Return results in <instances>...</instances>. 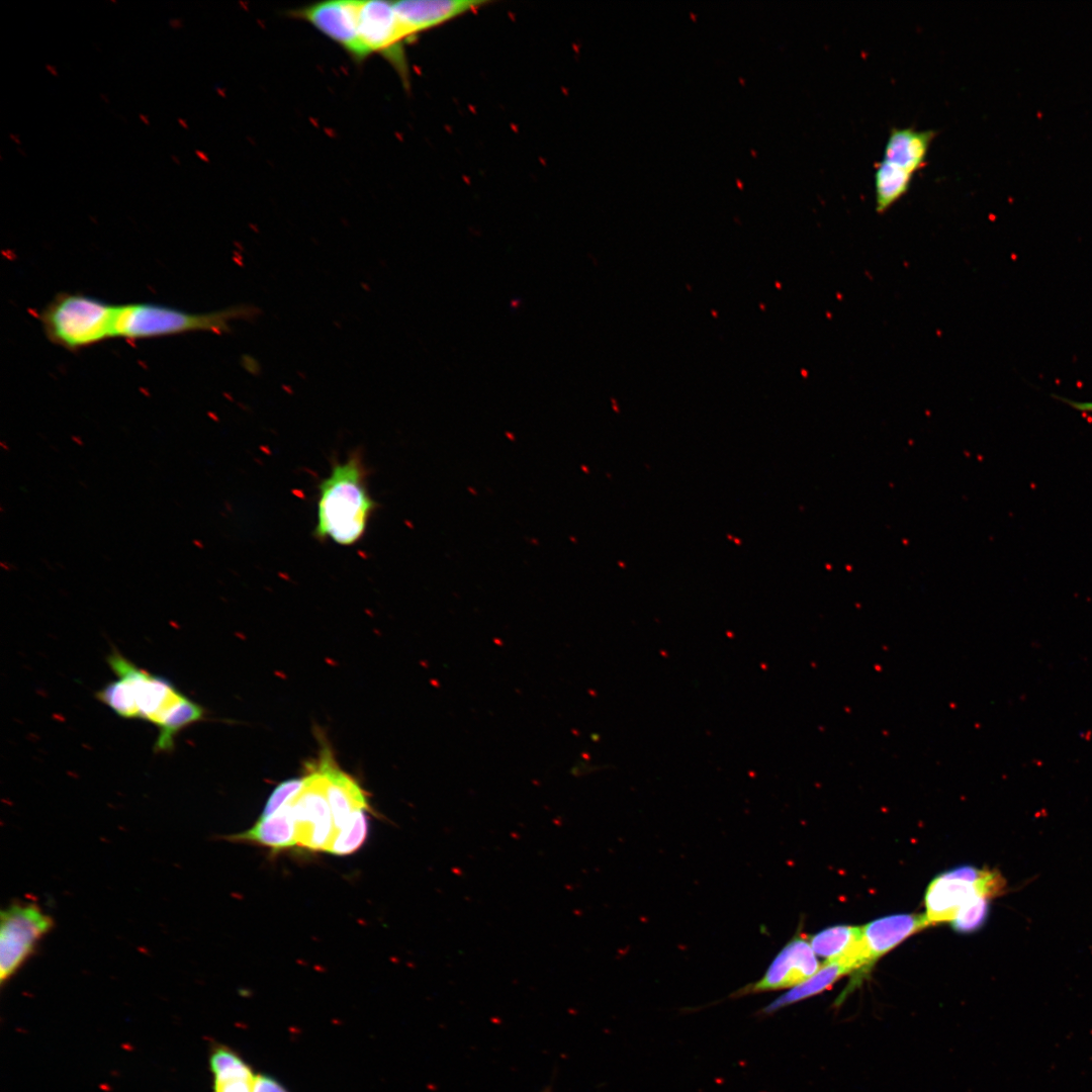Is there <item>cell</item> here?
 <instances>
[{
  "label": "cell",
  "mask_w": 1092,
  "mask_h": 1092,
  "mask_svg": "<svg viewBox=\"0 0 1092 1092\" xmlns=\"http://www.w3.org/2000/svg\"><path fill=\"white\" fill-rule=\"evenodd\" d=\"M302 790L288 803L296 830V841L309 850H327L337 830L328 802L324 778L316 764L305 776Z\"/></svg>",
  "instance_id": "8"
},
{
  "label": "cell",
  "mask_w": 1092,
  "mask_h": 1092,
  "mask_svg": "<svg viewBox=\"0 0 1092 1092\" xmlns=\"http://www.w3.org/2000/svg\"><path fill=\"white\" fill-rule=\"evenodd\" d=\"M360 1L330 0L289 11V15L305 21L339 44L356 62H361L358 40Z\"/></svg>",
  "instance_id": "9"
},
{
  "label": "cell",
  "mask_w": 1092,
  "mask_h": 1092,
  "mask_svg": "<svg viewBox=\"0 0 1092 1092\" xmlns=\"http://www.w3.org/2000/svg\"><path fill=\"white\" fill-rule=\"evenodd\" d=\"M914 175L884 161L875 166L874 185L876 211L884 213L909 190Z\"/></svg>",
  "instance_id": "18"
},
{
  "label": "cell",
  "mask_w": 1092,
  "mask_h": 1092,
  "mask_svg": "<svg viewBox=\"0 0 1092 1092\" xmlns=\"http://www.w3.org/2000/svg\"><path fill=\"white\" fill-rule=\"evenodd\" d=\"M543 1092H550V1090H545V1091H543Z\"/></svg>",
  "instance_id": "37"
},
{
  "label": "cell",
  "mask_w": 1092,
  "mask_h": 1092,
  "mask_svg": "<svg viewBox=\"0 0 1092 1092\" xmlns=\"http://www.w3.org/2000/svg\"><path fill=\"white\" fill-rule=\"evenodd\" d=\"M819 968L809 939L799 935L776 956L758 981L741 988L734 996L793 988L813 976Z\"/></svg>",
  "instance_id": "10"
},
{
  "label": "cell",
  "mask_w": 1092,
  "mask_h": 1092,
  "mask_svg": "<svg viewBox=\"0 0 1092 1092\" xmlns=\"http://www.w3.org/2000/svg\"><path fill=\"white\" fill-rule=\"evenodd\" d=\"M1006 883L994 870L963 866L946 871L929 884L925 893V916L930 924L951 922L970 901L1003 894Z\"/></svg>",
  "instance_id": "5"
},
{
  "label": "cell",
  "mask_w": 1092,
  "mask_h": 1092,
  "mask_svg": "<svg viewBox=\"0 0 1092 1092\" xmlns=\"http://www.w3.org/2000/svg\"><path fill=\"white\" fill-rule=\"evenodd\" d=\"M849 974L848 971L835 961L825 962L819 970L809 979L791 988L762 1009V1013L769 1014L788 1005L817 995L831 987L840 977Z\"/></svg>",
  "instance_id": "17"
},
{
  "label": "cell",
  "mask_w": 1092,
  "mask_h": 1092,
  "mask_svg": "<svg viewBox=\"0 0 1092 1092\" xmlns=\"http://www.w3.org/2000/svg\"><path fill=\"white\" fill-rule=\"evenodd\" d=\"M368 833V817L365 810L355 812L348 822L337 830L326 851L335 855H347L356 851Z\"/></svg>",
  "instance_id": "20"
},
{
  "label": "cell",
  "mask_w": 1092,
  "mask_h": 1092,
  "mask_svg": "<svg viewBox=\"0 0 1092 1092\" xmlns=\"http://www.w3.org/2000/svg\"><path fill=\"white\" fill-rule=\"evenodd\" d=\"M44 68H46V71L50 75H52L53 77H59V72H58L57 68L54 65L46 64Z\"/></svg>",
  "instance_id": "26"
},
{
  "label": "cell",
  "mask_w": 1092,
  "mask_h": 1092,
  "mask_svg": "<svg viewBox=\"0 0 1092 1092\" xmlns=\"http://www.w3.org/2000/svg\"><path fill=\"white\" fill-rule=\"evenodd\" d=\"M0 160H1V161H3V157H2V155H0Z\"/></svg>",
  "instance_id": "36"
},
{
  "label": "cell",
  "mask_w": 1092,
  "mask_h": 1092,
  "mask_svg": "<svg viewBox=\"0 0 1092 1092\" xmlns=\"http://www.w3.org/2000/svg\"><path fill=\"white\" fill-rule=\"evenodd\" d=\"M934 136L935 131L932 129L892 127L882 161L915 175L925 164Z\"/></svg>",
  "instance_id": "15"
},
{
  "label": "cell",
  "mask_w": 1092,
  "mask_h": 1092,
  "mask_svg": "<svg viewBox=\"0 0 1092 1092\" xmlns=\"http://www.w3.org/2000/svg\"><path fill=\"white\" fill-rule=\"evenodd\" d=\"M316 766L324 778L336 830L341 829L355 812L369 809L364 790L354 778L339 768L330 751H324Z\"/></svg>",
  "instance_id": "12"
},
{
  "label": "cell",
  "mask_w": 1092,
  "mask_h": 1092,
  "mask_svg": "<svg viewBox=\"0 0 1092 1092\" xmlns=\"http://www.w3.org/2000/svg\"><path fill=\"white\" fill-rule=\"evenodd\" d=\"M139 118H140V120H141V121H142V122H143L144 124H146V125H150V124H151V120H150V118H149V116H148L147 114H145V113H140V114H139Z\"/></svg>",
  "instance_id": "28"
},
{
  "label": "cell",
  "mask_w": 1092,
  "mask_h": 1092,
  "mask_svg": "<svg viewBox=\"0 0 1092 1092\" xmlns=\"http://www.w3.org/2000/svg\"><path fill=\"white\" fill-rule=\"evenodd\" d=\"M489 3L486 0L393 1L397 17L410 41L420 33L475 11Z\"/></svg>",
  "instance_id": "11"
},
{
  "label": "cell",
  "mask_w": 1092,
  "mask_h": 1092,
  "mask_svg": "<svg viewBox=\"0 0 1092 1092\" xmlns=\"http://www.w3.org/2000/svg\"><path fill=\"white\" fill-rule=\"evenodd\" d=\"M231 841H249L273 850L290 848L297 844L296 830L289 803L275 814L260 819L249 830L226 837Z\"/></svg>",
  "instance_id": "16"
},
{
  "label": "cell",
  "mask_w": 1092,
  "mask_h": 1092,
  "mask_svg": "<svg viewBox=\"0 0 1092 1092\" xmlns=\"http://www.w3.org/2000/svg\"><path fill=\"white\" fill-rule=\"evenodd\" d=\"M107 663L116 679L96 693V699L123 719H138L159 730L155 752H169L176 736L204 718V709L184 695L172 681L141 668L112 649Z\"/></svg>",
  "instance_id": "1"
},
{
  "label": "cell",
  "mask_w": 1092,
  "mask_h": 1092,
  "mask_svg": "<svg viewBox=\"0 0 1092 1092\" xmlns=\"http://www.w3.org/2000/svg\"><path fill=\"white\" fill-rule=\"evenodd\" d=\"M253 1092H290L275 1076L266 1073L256 1074Z\"/></svg>",
  "instance_id": "23"
},
{
  "label": "cell",
  "mask_w": 1092,
  "mask_h": 1092,
  "mask_svg": "<svg viewBox=\"0 0 1092 1092\" xmlns=\"http://www.w3.org/2000/svg\"><path fill=\"white\" fill-rule=\"evenodd\" d=\"M195 154H196V156H197V157H199L200 159H202V160H206V157H205L204 153H202V152H200V151L196 150V151H195Z\"/></svg>",
  "instance_id": "32"
},
{
  "label": "cell",
  "mask_w": 1092,
  "mask_h": 1092,
  "mask_svg": "<svg viewBox=\"0 0 1092 1092\" xmlns=\"http://www.w3.org/2000/svg\"><path fill=\"white\" fill-rule=\"evenodd\" d=\"M929 926L922 914H895L876 919L861 927L862 938L875 963L915 932Z\"/></svg>",
  "instance_id": "14"
},
{
  "label": "cell",
  "mask_w": 1092,
  "mask_h": 1092,
  "mask_svg": "<svg viewBox=\"0 0 1092 1092\" xmlns=\"http://www.w3.org/2000/svg\"><path fill=\"white\" fill-rule=\"evenodd\" d=\"M208 1068L212 1075L210 1092H253L255 1072L243 1056L228 1044H209Z\"/></svg>",
  "instance_id": "13"
},
{
  "label": "cell",
  "mask_w": 1092,
  "mask_h": 1092,
  "mask_svg": "<svg viewBox=\"0 0 1092 1092\" xmlns=\"http://www.w3.org/2000/svg\"><path fill=\"white\" fill-rule=\"evenodd\" d=\"M861 927L836 925L817 932L810 938L815 954L826 961H837L861 937Z\"/></svg>",
  "instance_id": "19"
},
{
  "label": "cell",
  "mask_w": 1092,
  "mask_h": 1092,
  "mask_svg": "<svg viewBox=\"0 0 1092 1092\" xmlns=\"http://www.w3.org/2000/svg\"><path fill=\"white\" fill-rule=\"evenodd\" d=\"M17 152H18V153H19V155H21L22 157H26V156H27V155H26V153H25V151H23V150H22V149H20V148H18V149H17Z\"/></svg>",
  "instance_id": "33"
},
{
  "label": "cell",
  "mask_w": 1092,
  "mask_h": 1092,
  "mask_svg": "<svg viewBox=\"0 0 1092 1092\" xmlns=\"http://www.w3.org/2000/svg\"><path fill=\"white\" fill-rule=\"evenodd\" d=\"M177 122H178V124H179V125H180L181 127H183L184 129H188V123H187L186 119H184V118H182V117H178V118H177Z\"/></svg>",
  "instance_id": "29"
},
{
  "label": "cell",
  "mask_w": 1092,
  "mask_h": 1092,
  "mask_svg": "<svg viewBox=\"0 0 1092 1092\" xmlns=\"http://www.w3.org/2000/svg\"><path fill=\"white\" fill-rule=\"evenodd\" d=\"M358 40L361 62L378 54L394 67L404 84L408 83L404 46L410 40L399 22L393 1H360Z\"/></svg>",
  "instance_id": "7"
},
{
  "label": "cell",
  "mask_w": 1092,
  "mask_h": 1092,
  "mask_svg": "<svg viewBox=\"0 0 1092 1092\" xmlns=\"http://www.w3.org/2000/svg\"><path fill=\"white\" fill-rule=\"evenodd\" d=\"M990 900L987 897H979L962 907L951 921L953 929L959 932H972L979 929L988 917Z\"/></svg>",
  "instance_id": "21"
},
{
  "label": "cell",
  "mask_w": 1092,
  "mask_h": 1092,
  "mask_svg": "<svg viewBox=\"0 0 1092 1092\" xmlns=\"http://www.w3.org/2000/svg\"><path fill=\"white\" fill-rule=\"evenodd\" d=\"M118 304L80 292H59L39 312L47 338L77 351L115 338Z\"/></svg>",
  "instance_id": "4"
},
{
  "label": "cell",
  "mask_w": 1092,
  "mask_h": 1092,
  "mask_svg": "<svg viewBox=\"0 0 1092 1092\" xmlns=\"http://www.w3.org/2000/svg\"><path fill=\"white\" fill-rule=\"evenodd\" d=\"M99 97H100V99H101V100H102L103 102H105L106 104H109V99H108V95H107V94H104V93H100V94H99Z\"/></svg>",
  "instance_id": "31"
},
{
  "label": "cell",
  "mask_w": 1092,
  "mask_h": 1092,
  "mask_svg": "<svg viewBox=\"0 0 1092 1092\" xmlns=\"http://www.w3.org/2000/svg\"><path fill=\"white\" fill-rule=\"evenodd\" d=\"M170 158H171V160H172V162H173L174 164H176V165H180V164H181V160H180V158H179V157H178L177 155H171V157H170Z\"/></svg>",
  "instance_id": "30"
},
{
  "label": "cell",
  "mask_w": 1092,
  "mask_h": 1092,
  "mask_svg": "<svg viewBox=\"0 0 1092 1092\" xmlns=\"http://www.w3.org/2000/svg\"><path fill=\"white\" fill-rule=\"evenodd\" d=\"M1071 405L1075 408L1085 412H1092V402H1078L1072 401Z\"/></svg>",
  "instance_id": "24"
},
{
  "label": "cell",
  "mask_w": 1092,
  "mask_h": 1092,
  "mask_svg": "<svg viewBox=\"0 0 1092 1092\" xmlns=\"http://www.w3.org/2000/svg\"><path fill=\"white\" fill-rule=\"evenodd\" d=\"M305 782L306 779L304 776L303 778L289 779L280 783L269 796L260 819L268 818L275 814L302 790Z\"/></svg>",
  "instance_id": "22"
},
{
  "label": "cell",
  "mask_w": 1092,
  "mask_h": 1092,
  "mask_svg": "<svg viewBox=\"0 0 1092 1092\" xmlns=\"http://www.w3.org/2000/svg\"><path fill=\"white\" fill-rule=\"evenodd\" d=\"M0 446H1V447H2V448H3L4 450H6V451H8V450H9V447H8V446H6V445H5V444H4L3 442H1V445H0Z\"/></svg>",
  "instance_id": "34"
},
{
  "label": "cell",
  "mask_w": 1092,
  "mask_h": 1092,
  "mask_svg": "<svg viewBox=\"0 0 1092 1092\" xmlns=\"http://www.w3.org/2000/svg\"><path fill=\"white\" fill-rule=\"evenodd\" d=\"M8 136H9V139H10V140H11V141H12V142H13V143L15 144V145H17V146H20V145H21V141H20V136H19V134L11 132V133H9V135H8Z\"/></svg>",
  "instance_id": "27"
},
{
  "label": "cell",
  "mask_w": 1092,
  "mask_h": 1092,
  "mask_svg": "<svg viewBox=\"0 0 1092 1092\" xmlns=\"http://www.w3.org/2000/svg\"><path fill=\"white\" fill-rule=\"evenodd\" d=\"M259 308L237 304L208 312H190L154 302L118 304L115 338L142 340L196 332L223 334L231 332V323L257 317Z\"/></svg>",
  "instance_id": "3"
},
{
  "label": "cell",
  "mask_w": 1092,
  "mask_h": 1092,
  "mask_svg": "<svg viewBox=\"0 0 1092 1092\" xmlns=\"http://www.w3.org/2000/svg\"><path fill=\"white\" fill-rule=\"evenodd\" d=\"M0 917V982L3 987L51 931L54 920L32 903L12 904L1 911Z\"/></svg>",
  "instance_id": "6"
},
{
  "label": "cell",
  "mask_w": 1092,
  "mask_h": 1092,
  "mask_svg": "<svg viewBox=\"0 0 1092 1092\" xmlns=\"http://www.w3.org/2000/svg\"><path fill=\"white\" fill-rule=\"evenodd\" d=\"M168 23H169V26L171 28H173V29H180V28H182L184 26L183 20L181 18H179V17L171 18L168 21Z\"/></svg>",
  "instance_id": "25"
},
{
  "label": "cell",
  "mask_w": 1092,
  "mask_h": 1092,
  "mask_svg": "<svg viewBox=\"0 0 1092 1092\" xmlns=\"http://www.w3.org/2000/svg\"><path fill=\"white\" fill-rule=\"evenodd\" d=\"M367 479L368 470L361 452L355 450L346 460L333 462L330 473L317 485L313 531L317 541L351 546L363 538L378 508Z\"/></svg>",
  "instance_id": "2"
},
{
  "label": "cell",
  "mask_w": 1092,
  "mask_h": 1092,
  "mask_svg": "<svg viewBox=\"0 0 1092 1092\" xmlns=\"http://www.w3.org/2000/svg\"><path fill=\"white\" fill-rule=\"evenodd\" d=\"M110 2H111V3H117V1H116V0H110Z\"/></svg>",
  "instance_id": "35"
}]
</instances>
